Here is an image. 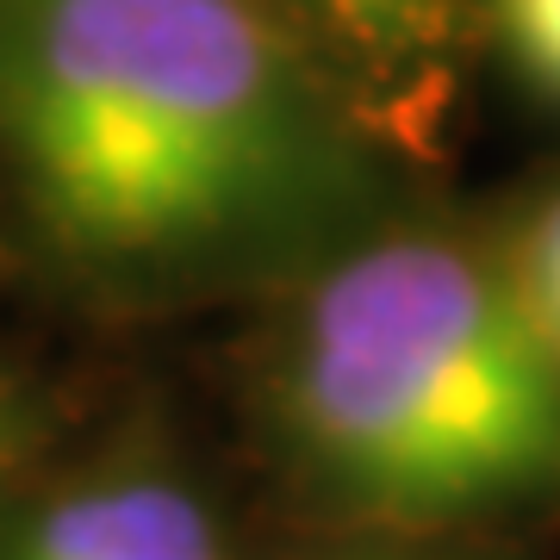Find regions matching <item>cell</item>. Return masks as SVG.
<instances>
[{"instance_id":"277c9868","label":"cell","mask_w":560,"mask_h":560,"mask_svg":"<svg viewBox=\"0 0 560 560\" xmlns=\"http://www.w3.org/2000/svg\"><path fill=\"white\" fill-rule=\"evenodd\" d=\"M355 119L411 168L430 175L448 156L460 81L480 50L474 0H261Z\"/></svg>"},{"instance_id":"3957f363","label":"cell","mask_w":560,"mask_h":560,"mask_svg":"<svg viewBox=\"0 0 560 560\" xmlns=\"http://www.w3.org/2000/svg\"><path fill=\"white\" fill-rule=\"evenodd\" d=\"M0 560H256V548L212 467L143 411L88 460L25 480L0 511Z\"/></svg>"},{"instance_id":"ba28073f","label":"cell","mask_w":560,"mask_h":560,"mask_svg":"<svg viewBox=\"0 0 560 560\" xmlns=\"http://www.w3.org/2000/svg\"><path fill=\"white\" fill-rule=\"evenodd\" d=\"M523 541H418V536H293V548L256 560H536Z\"/></svg>"},{"instance_id":"52a82bcc","label":"cell","mask_w":560,"mask_h":560,"mask_svg":"<svg viewBox=\"0 0 560 560\" xmlns=\"http://www.w3.org/2000/svg\"><path fill=\"white\" fill-rule=\"evenodd\" d=\"M474 13L523 88L560 106V0H474Z\"/></svg>"},{"instance_id":"6da1fadb","label":"cell","mask_w":560,"mask_h":560,"mask_svg":"<svg viewBox=\"0 0 560 560\" xmlns=\"http://www.w3.org/2000/svg\"><path fill=\"white\" fill-rule=\"evenodd\" d=\"M0 175L101 318L249 312L423 194L261 0H0Z\"/></svg>"},{"instance_id":"7a4b0ae2","label":"cell","mask_w":560,"mask_h":560,"mask_svg":"<svg viewBox=\"0 0 560 560\" xmlns=\"http://www.w3.org/2000/svg\"><path fill=\"white\" fill-rule=\"evenodd\" d=\"M237 423L293 536H560V355L480 206L411 194L249 305Z\"/></svg>"},{"instance_id":"5b68a950","label":"cell","mask_w":560,"mask_h":560,"mask_svg":"<svg viewBox=\"0 0 560 560\" xmlns=\"http://www.w3.org/2000/svg\"><path fill=\"white\" fill-rule=\"evenodd\" d=\"M480 219L492 231V249L504 261L517 305L560 355V162L511 187L504 200L480 206Z\"/></svg>"},{"instance_id":"8992f818","label":"cell","mask_w":560,"mask_h":560,"mask_svg":"<svg viewBox=\"0 0 560 560\" xmlns=\"http://www.w3.org/2000/svg\"><path fill=\"white\" fill-rule=\"evenodd\" d=\"M62 405L57 393L38 381V374H25L13 361H0V511L25 492V480L38 474L50 448H57V418Z\"/></svg>"}]
</instances>
